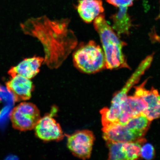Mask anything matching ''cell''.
<instances>
[{
	"mask_svg": "<svg viewBox=\"0 0 160 160\" xmlns=\"http://www.w3.org/2000/svg\"><path fill=\"white\" fill-rule=\"evenodd\" d=\"M145 142L146 139L144 138L136 141L123 142L122 150L125 156L126 160L139 159L141 157L142 146Z\"/></svg>",
	"mask_w": 160,
	"mask_h": 160,
	"instance_id": "15",
	"label": "cell"
},
{
	"mask_svg": "<svg viewBox=\"0 0 160 160\" xmlns=\"http://www.w3.org/2000/svg\"><path fill=\"white\" fill-rule=\"evenodd\" d=\"M139 81L138 79L132 75L121 90L114 95L111 104L117 105L122 108L128 98V93L132 87Z\"/></svg>",
	"mask_w": 160,
	"mask_h": 160,
	"instance_id": "16",
	"label": "cell"
},
{
	"mask_svg": "<svg viewBox=\"0 0 160 160\" xmlns=\"http://www.w3.org/2000/svg\"><path fill=\"white\" fill-rule=\"evenodd\" d=\"M95 140L92 131L87 130L78 131L67 136V147L76 157L87 159L91 157Z\"/></svg>",
	"mask_w": 160,
	"mask_h": 160,
	"instance_id": "5",
	"label": "cell"
},
{
	"mask_svg": "<svg viewBox=\"0 0 160 160\" xmlns=\"http://www.w3.org/2000/svg\"><path fill=\"white\" fill-rule=\"evenodd\" d=\"M147 108V103L142 98L135 95L128 97L118 123L125 124L129 119L144 115Z\"/></svg>",
	"mask_w": 160,
	"mask_h": 160,
	"instance_id": "10",
	"label": "cell"
},
{
	"mask_svg": "<svg viewBox=\"0 0 160 160\" xmlns=\"http://www.w3.org/2000/svg\"><path fill=\"white\" fill-rule=\"evenodd\" d=\"M68 24L67 19L51 21L43 17L30 19L21 24L24 33L41 42L45 53L43 62L51 68L59 67L77 45Z\"/></svg>",
	"mask_w": 160,
	"mask_h": 160,
	"instance_id": "1",
	"label": "cell"
},
{
	"mask_svg": "<svg viewBox=\"0 0 160 160\" xmlns=\"http://www.w3.org/2000/svg\"><path fill=\"white\" fill-rule=\"evenodd\" d=\"M128 8L119 7L118 11L111 17L113 23L112 28L119 36L128 34L132 25L131 17L128 13Z\"/></svg>",
	"mask_w": 160,
	"mask_h": 160,
	"instance_id": "13",
	"label": "cell"
},
{
	"mask_svg": "<svg viewBox=\"0 0 160 160\" xmlns=\"http://www.w3.org/2000/svg\"><path fill=\"white\" fill-rule=\"evenodd\" d=\"M7 159H18L15 156L11 155L8 157Z\"/></svg>",
	"mask_w": 160,
	"mask_h": 160,
	"instance_id": "20",
	"label": "cell"
},
{
	"mask_svg": "<svg viewBox=\"0 0 160 160\" xmlns=\"http://www.w3.org/2000/svg\"><path fill=\"white\" fill-rule=\"evenodd\" d=\"M109 150L108 159L126 160L125 156L122 150L123 142L106 141Z\"/></svg>",
	"mask_w": 160,
	"mask_h": 160,
	"instance_id": "17",
	"label": "cell"
},
{
	"mask_svg": "<svg viewBox=\"0 0 160 160\" xmlns=\"http://www.w3.org/2000/svg\"><path fill=\"white\" fill-rule=\"evenodd\" d=\"M93 25L102 45L106 68L110 70L130 68L123 52V48L127 44L120 39L114 30L108 25L103 13L96 18Z\"/></svg>",
	"mask_w": 160,
	"mask_h": 160,
	"instance_id": "2",
	"label": "cell"
},
{
	"mask_svg": "<svg viewBox=\"0 0 160 160\" xmlns=\"http://www.w3.org/2000/svg\"><path fill=\"white\" fill-rule=\"evenodd\" d=\"M151 122L146 116L142 114L129 119L124 125L132 131L144 136Z\"/></svg>",
	"mask_w": 160,
	"mask_h": 160,
	"instance_id": "14",
	"label": "cell"
},
{
	"mask_svg": "<svg viewBox=\"0 0 160 160\" xmlns=\"http://www.w3.org/2000/svg\"><path fill=\"white\" fill-rule=\"evenodd\" d=\"M73 61L76 67L86 73H96L106 68L104 53L92 41L79 46L73 54Z\"/></svg>",
	"mask_w": 160,
	"mask_h": 160,
	"instance_id": "3",
	"label": "cell"
},
{
	"mask_svg": "<svg viewBox=\"0 0 160 160\" xmlns=\"http://www.w3.org/2000/svg\"><path fill=\"white\" fill-rule=\"evenodd\" d=\"M77 10L80 17L87 23L91 22L104 11L102 0H79Z\"/></svg>",
	"mask_w": 160,
	"mask_h": 160,
	"instance_id": "12",
	"label": "cell"
},
{
	"mask_svg": "<svg viewBox=\"0 0 160 160\" xmlns=\"http://www.w3.org/2000/svg\"><path fill=\"white\" fill-rule=\"evenodd\" d=\"M147 81L135 87L134 95L144 99L148 104L144 115L150 121L160 118V93L152 88L150 91L145 88Z\"/></svg>",
	"mask_w": 160,
	"mask_h": 160,
	"instance_id": "8",
	"label": "cell"
},
{
	"mask_svg": "<svg viewBox=\"0 0 160 160\" xmlns=\"http://www.w3.org/2000/svg\"><path fill=\"white\" fill-rule=\"evenodd\" d=\"M53 116L51 114L45 116L35 126V134L39 139L45 141H59L63 139L62 130Z\"/></svg>",
	"mask_w": 160,
	"mask_h": 160,
	"instance_id": "6",
	"label": "cell"
},
{
	"mask_svg": "<svg viewBox=\"0 0 160 160\" xmlns=\"http://www.w3.org/2000/svg\"><path fill=\"white\" fill-rule=\"evenodd\" d=\"M107 2L115 7L119 8L122 7H128L133 4V2L135 0H106Z\"/></svg>",
	"mask_w": 160,
	"mask_h": 160,
	"instance_id": "19",
	"label": "cell"
},
{
	"mask_svg": "<svg viewBox=\"0 0 160 160\" xmlns=\"http://www.w3.org/2000/svg\"><path fill=\"white\" fill-rule=\"evenodd\" d=\"M14 128L24 131L34 129L41 118L40 111L33 104L23 102L12 110L10 115Z\"/></svg>",
	"mask_w": 160,
	"mask_h": 160,
	"instance_id": "4",
	"label": "cell"
},
{
	"mask_svg": "<svg viewBox=\"0 0 160 160\" xmlns=\"http://www.w3.org/2000/svg\"><path fill=\"white\" fill-rule=\"evenodd\" d=\"M44 60L43 58L37 57L24 59L17 66L11 68L9 75L11 77L18 75L28 79L32 78L39 72Z\"/></svg>",
	"mask_w": 160,
	"mask_h": 160,
	"instance_id": "11",
	"label": "cell"
},
{
	"mask_svg": "<svg viewBox=\"0 0 160 160\" xmlns=\"http://www.w3.org/2000/svg\"><path fill=\"white\" fill-rule=\"evenodd\" d=\"M155 155L154 148L150 143H147L142 146L141 157L147 160H151Z\"/></svg>",
	"mask_w": 160,
	"mask_h": 160,
	"instance_id": "18",
	"label": "cell"
},
{
	"mask_svg": "<svg viewBox=\"0 0 160 160\" xmlns=\"http://www.w3.org/2000/svg\"><path fill=\"white\" fill-rule=\"evenodd\" d=\"M6 87L15 102L29 99L34 89L33 82L30 79L18 75L12 77L6 83Z\"/></svg>",
	"mask_w": 160,
	"mask_h": 160,
	"instance_id": "9",
	"label": "cell"
},
{
	"mask_svg": "<svg viewBox=\"0 0 160 160\" xmlns=\"http://www.w3.org/2000/svg\"><path fill=\"white\" fill-rule=\"evenodd\" d=\"M102 130L103 137L105 141L128 142L138 141L144 137L128 128L125 125L120 123L103 127Z\"/></svg>",
	"mask_w": 160,
	"mask_h": 160,
	"instance_id": "7",
	"label": "cell"
},
{
	"mask_svg": "<svg viewBox=\"0 0 160 160\" xmlns=\"http://www.w3.org/2000/svg\"><path fill=\"white\" fill-rule=\"evenodd\" d=\"M158 18L160 19V13L159 15L158 16Z\"/></svg>",
	"mask_w": 160,
	"mask_h": 160,
	"instance_id": "21",
	"label": "cell"
}]
</instances>
